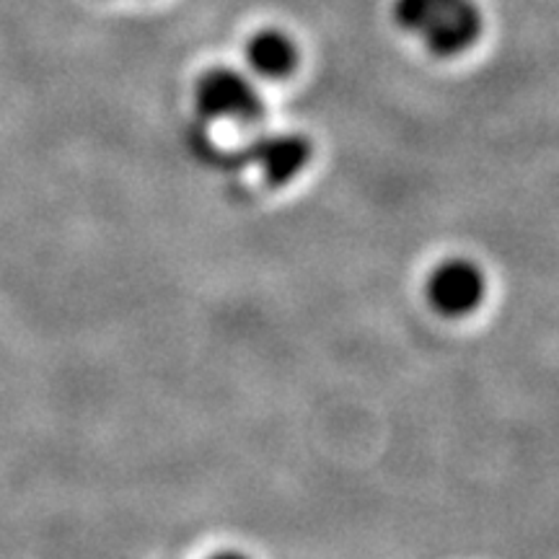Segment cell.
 Listing matches in <instances>:
<instances>
[{
    "label": "cell",
    "mask_w": 559,
    "mask_h": 559,
    "mask_svg": "<svg viewBox=\"0 0 559 559\" xmlns=\"http://www.w3.org/2000/svg\"><path fill=\"white\" fill-rule=\"evenodd\" d=\"M394 19L438 58L466 52L485 29V19L474 0H396Z\"/></svg>",
    "instance_id": "obj_1"
},
{
    "label": "cell",
    "mask_w": 559,
    "mask_h": 559,
    "mask_svg": "<svg viewBox=\"0 0 559 559\" xmlns=\"http://www.w3.org/2000/svg\"><path fill=\"white\" fill-rule=\"evenodd\" d=\"M194 104L210 122L254 124L264 117V99L254 81L236 68H210L194 86Z\"/></svg>",
    "instance_id": "obj_2"
},
{
    "label": "cell",
    "mask_w": 559,
    "mask_h": 559,
    "mask_svg": "<svg viewBox=\"0 0 559 559\" xmlns=\"http://www.w3.org/2000/svg\"><path fill=\"white\" fill-rule=\"evenodd\" d=\"M425 296L440 317L464 319L481 306L487 296V277L479 264L464 257L440 262L425 283Z\"/></svg>",
    "instance_id": "obj_3"
},
{
    "label": "cell",
    "mask_w": 559,
    "mask_h": 559,
    "mask_svg": "<svg viewBox=\"0 0 559 559\" xmlns=\"http://www.w3.org/2000/svg\"><path fill=\"white\" fill-rule=\"evenodd\" d=\"M313 156L311 143L296 132H272L260 135L243 148V160L260 169L264 181L272 187H283L298 177L309 166Z\"/></svg>",
    "instance_id": "obj_4"
},
{
    "label": "cell",
    "mask_w": 559,
    "mask_h": 559,
    "mask_svg": "<svg viewBox=\"0 0 559 559\" xmlns=\"http://www.w3.org/2000/svg\"><path fill=\"white\" fill-rule=\"evenodd\" d=\"M251 73L267 81H283L296 73L298 47L293 37L280 29H262L247 41L243 50Z\"/></svg>",
    "instance_id": "obj_5"
}]
</instances>
